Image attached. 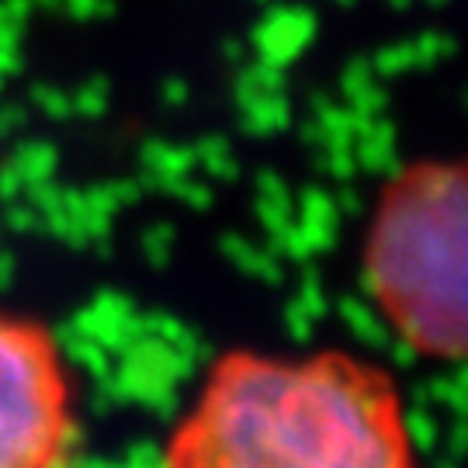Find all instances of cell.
<instances>
[{
  "label": "cell",
  "mask_w": 468,
  "mask_h": 468,
  "mask_svg": "<svg viewBox=\"0 0 468 468\" xmlns=\"http://www.w3.org/2000/svg\"><path fill=\"white\" fill-rule=\"evenodd\" d=\"M164 468H420L392 371L351 351H226L164 444Z\"/></svg>",
  "instance_id": "1"
},
{
  "label": "cell",
  "mask_w": 468,
  "mask_h": 468,
  "mask_svg": "<svg viewBox=\"0 0 468 468\" xmlns=\"http://www.w3.org/2000/svg\"><path fill=\"white\" fill-rule=\"evenodd\" d=\"M465 164L420 156L385 177L365 226V292L392 336L423 361L465 357Z\"/></svg>",
  "instance_id": "2"
},
{
  "label": "cell",
  "mask_w": 468,
  "mask_h": 468,
  "mask_svg": "<svg viewBox=\"0 0 468 468\" xmlns=\"http://www.w3.org/2000/svg\"><path fill=\"white\" fill-rule=\"evenodd\" d=\"M73 441L77 388L59 336L0 309V468H63Z\"/></svg>",
  "instance_id": "3"
}]
</instances>
